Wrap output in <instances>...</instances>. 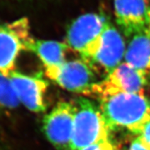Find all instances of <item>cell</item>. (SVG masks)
I'll use <instances>...</instances> for the list:
<instances>
[{"mask_svg":"<svg viewBox=\"0 0 150 150\" xmlns=\"http://www.w3.org/2000/svg\"><path fill=\"white\" fill-rule=\"evenodd\" d=\"M99 109L108 130L124 129L139 134L150 122V98L118 93L100 99Z\"/></svg>","mask_w":150,"mask_h":150,"instance_id":"6da1fadb","label":"cell"},{"mask_svg":"<svg viewBox=\"0 0 150 150\" xmlns=\"http://www.w3.org/2000/svg\"><path fill=\"white\" fill-rule=\"evenodd\" d=\"M73 103L75 106V117L70 150H80L108 140L109 130L99 107L83 98H77Z\"/></svg>","mask_w":150,"mask_h":150,"instance_id":"7a4b0ae2","label":"cell"},{"mask_svg":"<svg viewBox=\"0 0 150 150\" xmlns=\"http://www.w3.org/2000/svg\"><path fill=\"white\" fill-rule=\"evenodd\" d=\"M33 39L26 17L0 22V73L9 76L15 71L18 57L23 52H28Z\"/></svg>","mask_w":150,"mask_h":150,"instance_id":"3957f363","label":"cell"},{"mask_svg":"<svg viewBox=\"0 0 150 150\" xmlns=\"http://www.w3.org/2000/svg\"><path fill=\"white\" fill-rule=\"evenodd\" d=\"M108 23L103 14H83L69 25L65 43L69 48L79 54L81 59L88 62L95 53L98 40Z\"/></svg>","mask_w":150,"mask_h":150,"instance_id":"277c9868","label":"cell"},{"mask_svg":"<svg viewBox=\"0 0 150 150\" xmlns=\"http://www.w3.org/2000/svg\"><path fill=\"white\" fill-rule=\"evenodd\" d=\"M148 84L144 75L123 61L103 80L92 86L86 95L101 99L118 93L144 94Z\"/></svg>","mask_w":150,"mask_h":150,"instance_id":"5b68a950","label":"cell"},{"mask_svg":"<svg viewBox=\"0 0 150 150\" xmlns=\"http://www.w3.org/2000/svg\"><path fill=\"white\" fill-rule=\"evenodd\" d=\"M45 75L65 90L84 95L98 82L93 67L83 59L66 61L59 67L46 69Z\"/></svg>","mask_w":150,"mask_h":150,"instance_id":"8992f818","label":"cell"},{"mask_svg":"<svg viewBox=\"0 0 150 150\" xmlns=\"http://www.w3.org/2000/svg\"><path fill=\"white\" fill-rule=\"evenodd\" d=\"M75 106L73 102H59L43 119V132L57 150H70Z\"/></svg>","mask_w":150,"mask_h":150,"instance_id":"52a82bcc","label":"cell"},{"mask_svg":"<svg viewBox=\"0 0 150 150\" xmlns=\"http://www.w3.org/2000/svg\"><path fill=\"white\" fill-rule=\"evenodd\" d=\"M126 48L122 33L109 22L98 40L95 53L88 63L94 69H100L106 77L123 63Z\"/></svg>","mask_w":150,"mask_h":150,"instance_id":"ba28073f","label":"cell"},{"mask_svg":"<svg viewBox=\"0 0 150 150\" xmlns=\"http://www.w3.org/2000/svg\"><path fill=\"white\" fill-rule=\"evenodd\" d=\"M9 78L21 104L33 112H43L46 110L45 94L48 83L42 73L24 74L15 70L9 75Z\"/></svg>","mask_w":150,"mask_h":150,"instance_id":"9c48e42d","label":"cell"},{"mask_svg":"<svg viewBox=\"0 0 150 150\" xmlns=\"http://www.w3.org/2000/svg\"><path fill=\"white\" fill-rule=\"evenodd\" d=\"M116 22L127 37L150 26L148 0H113Z\"/></svg>","mask_w":150,"mask_h":150,"instance_id":"30bf717a","label":"cell"},{"mask_svg":"<svg viewBox=\"0 0 150 150\" xmlns=\"http://www.w3.org/2000/svg\"><path fill=\"white\" fill-rule=\"evenodd\" d=\"M124 62L140 72L150 82V26L131 37Z\"/></svg>","mask_w":150,"mask_h":150,"instance_id":"8fae6325","label":"cell"},{"mask_svg":"<svg viewBox=\"0 0 150 150\" xmlns=\"http://www.w3.org/2000/svg\"><path fill=\"white\" fill-rule=\"evenodd\" d=\"M69 47L65 43L56 40L34 38L28 52L37 56L46 69L59 67L66 62V52Z\"/></svg>","mask_w":150,"mask_h":150,"instance_id":"7c38bea8","label":"cell"},{"mask_svg":"<svg viewBox=\"0 0 150 150\" xmlns=\"http://www.w3.org/2000/svg\"><path fill=\"white\" fill-rule=\"evenodd\" d=\"M19 104L9 76L0 73V108L15 109Z\"/></svg>","mask_w":150,"mask_h":150,"instance_id":"4fadbf2b","label":"cell"},{"mask_svg":"<svg viewBox=\"0 0 150 150\" xmlns=\"http://www.w3.org/2000/svg\"><path fill=\"white\" fill-rule=\"evenodd\" d=\"M80 150H118L109 140L101 141L97 144L88 146Z\"/></svg>","mask_w":150,"mask_h":150,"instance_id":"5bb4252c","label":"cell"},{"mask_svg":"<svg viewBox=\"0 0 150 150\" xmlns=\"http://www.w3.org/2000/svg\"><path fill=\"white\" fill-rule=\"evenodd\" d=\"M139 137L143 144L149 149V150H150V122L145 125L142 132L139 134Z\"/></svg>","mask_w":150,"mask_h":150,"instance_id":"9a60e30c","label":"cell"},{"mask_svg":"<svg viewBox=\"0 0 150 150\" xmlns=\"http://www.w3.org/2000/svg\"><path fill=\"white\" fill-rule=\"evenodd\" d=\"M129 150H149V149L143 144V142L141 141L140 138L138 136L131 143Z\"/></svg>","mask_w":150,"mask_h":150,"instance_id":"2e32d148","label":"cell"},{"mask_svg":"<svg viewBox=\"0 0 150 150\" xmlns=\"http://www.w3.org/2000/svg\"><path fill=\"white\" fill-rule=\"evenodd\" d=\"M149 3V21H150V0H148Z\"/></svg>","mask_w":150,"mask_h":150,"instance_id":"e0dca14e","label":"cell"}]
</instances>
